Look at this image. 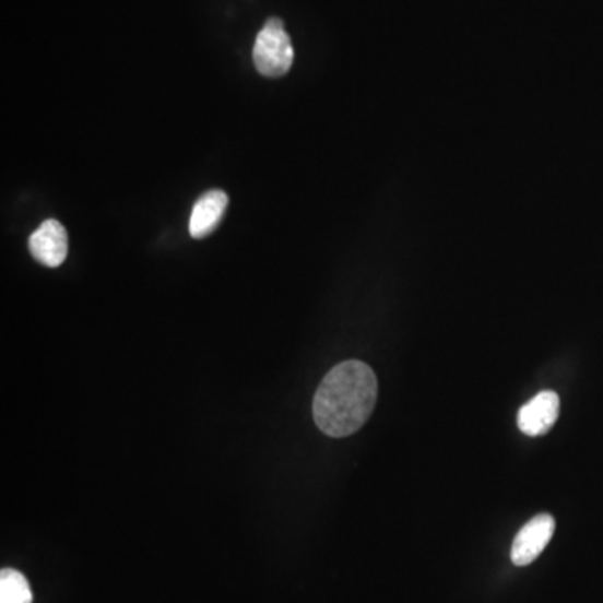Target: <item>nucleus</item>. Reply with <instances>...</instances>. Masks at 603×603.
Masks as SVG:
<instances>
[{"label":"nucleus","instance_id":"nucleus-5","mask_svg":"<svg viewBox=\"0 0 603 603\" xmlns=\"http://www.w3.org/2000/svg\"><path fill=\"white\" fill-rule=\"evenodd\" d=\"M560 414L557 392L543 391L528 401L518 413V427L527 436H543L555 426Z\"/></svg>","mask_w":603,"mask_h":603},{"label":"nucleus","instance_id":"nucleus-6","mask_svg":"<svg viewBox=\"0 0 603 603\" xmlns=\"http://www.w3.org/2000/svg\"><path fill=\"white\" fill-rule=\"evenodd\" d=\"M228 206L225 191L210 190L201 194L191 210L190 235L197 240L209 237L222 222Z\"/></svg>","mask_w":603,"mask_h":603},{"label":"nucleus","instance_id":"nucleus-4","mask_svg":"<svg viewBox=\"0 0 603 603\" xmlns=\"http://www.w3.org/2000/svg\"><path fill=\"white\" fill-rule=\"evenodd\" d=\"M68 248V232L58 220H46L29 238L31 256L49 269L64 262Z\"/></svg>","mask_w":603,"mask_h":603},{"label":"nucleus","instance_id":"nucleus-1","mask_svg":"<svg viewBox=\"0 0 603 603\" xmlns=\"http://www.w3.org/2000/svg\"><path fill=\"white\" fill-rule=\"evenodd\" d=\"M377 401L374 370L360 360L338 364L314 398V421L331 438H345L367 423Z\"/></svg>","mask_w":603,"mask_h":603},{"label":"nucleus","instance_id":"nucleus-3","mask_svg":"<svg viewBox=\"0 0 603 603\" xmlns=\"http://www.w3.org/2000/svg\"><path fill=\"white\" fill-rule=\"evenodd\" d=\"M555 533V520L549 515H539L528 521L515 536L511 561L517 567H527L542 555Z\"/></svg>","mask_w":603,"mask_h":603},{"label":"nucleus","instance_id":"nucleus-2","mask_svg":"<svg viewBox=\"0 0 603 603\" xmlns=\"http://www.w3.org/2000/svg\"><path fill=\"white\" fill-rule=\"evenodd\" d=\"M253 62L265 78H282L291 71L294 47L281 19H269L263 25L253 46Z\"/></svg>","mask_w":603,"mask_h":603},{"label":"nucleus","instance_id":"nucleus-7","mask_svg":"<svg viewBox=\"0 0 603 603\" xmlns=\"http://www.w3.org/2000/svg\"><path fill=\"white\" fill-rule=\"evenodd\" d=\"M33 590L21 571L4 568L0 571V603H33Z\"/></svg>","mask_w":603,"mask_h":603}]
</instances>
